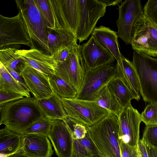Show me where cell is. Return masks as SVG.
I'll return each instance as SVG.
<instances>
[{"instance_id":"cell-1","label":"cell","mask_w":157,"mask_h":157,"mask_svg":"<svg viewBox=\"0 0 157 157\" xmlns=\"http://www.w3.org/2000/svg\"><path fill=\"white\" fill-rule=\"evenodd\" d=\"M0 125L22 135L24 131L45 117L33 97H24L0 106Z\"/></svg>"},{"instance_id":"cell-2","label":"cell","mask_w":157,"mask_h":157,"mask_svg":"<svg viewBox=\"0 0 157 157\" xmlns=\"http://www.w3.org/2000/svg\"><path fill=\"white\" fill-rule=\"evenodd\" d=\"M87 129L100 157H121L116 115L110 113Z\"/></svg>"},{"instance_id":"cell-3","label":"cell","mask_w":157,"mask_h":157,"mask_svg":"<svg viewBox=\"0 0 157 157\" xmlns=\"http://www.w3.org/2000/svg\"><path fill=\"white\" fill-rule=\"evenodd\" d=\"M132 63L138 76L139 92L143 100L157 104V57L134 51Z\"/></svg>"},{"instance_id":"cell-4","label":"cell","mask_w":157,"mask_h":157,"mask_svg":"<svg viewBox=\"0 0 157 157\" xmlns=\"http://www.w3.org/2000/svg\"><path fill=\"white\" fill-rule=\"evenodd\" d=\"M15 2L25 29L32 43L33 41L36 42L48 53V29L35 0H16Z\"/></svg>"},{"instance_id":"cell-5","label":"cell","mask_w":157,"mask_h":157,"mask_svg":"<svg viewBox=\"0 0 157 157\" xmlns=\"http://www.w3.org/2000/svg\"><path fill=\"white\" fill-rule=\"evenodd\" d=\"M130 44L134 51L157 57V25L144 12L135 21Z\"/></svg>"},{"instance_id":"cell-6","label":"cell","mask_w":157,"mask_h":157,"mask_svg":"<svg viewBox=\"0 0 157 157\" xmlns=\"http://www.w3.org/2000/svg\"><path fill=\"white\" fill-rule=\"evenodd\" d=\"M117 76L116 67L113 63L93 69L88 68L85 64L82 84L75 98L94 100L101 89Z\"/></svg>"},{"instance_id":"cell-7","label":"cell","mask_w":157,"mask_h":157,"mask_svg":"<svg viewBox=\"0 0 157 157\" xmlns=\"http://www.w3.org/2000/svg\"><path fill=\"white\" fill-rule=\"evenodd\" d=\"M64 109L68 117L87 126L95 124L110 113L94 100L61 98Z\"/></svg>"},{"instance_id":"cell-8","label":"cell","mask_w":157,"mask_h":157,"mask_svg":"<svg viewBox=\"0 0 157 157\" xmlns=\"http://www.w3.org/2000/svg\"><path fill=\"white\" fill-rule=\"evenodd\" d=\"M82 45L72 48L71 52L63 62L57 64L56 74L65 81L78 93L82 84L85 63L81 52Z\"/></svg>"},{"instance_id":"cell-9","label":"cell","mask_w":157,"mask_h":157,"mask_svg":"<svg viewBox=\"0 0 157 157\" xmlns=\"http://www.w3.org/2000/svg\"><path fill=\"white\" fill-rule=\"evenodd\" d=\"M79 19L75 35L79 43L87 40L98 20L105 13L107 6L99 0H79Z\"/></svg>"},{"instance_id":"cell-10","label":"cell","mask_w":157,"mask_h":157,"mask_svg":"<svg viewBox=\"0 0 157 157\" xmlns=\"http://www.w3.org/2000/svg\"><path fill=\"white\" fill-rule=\"evenodd\" d=\"M22 44L35 48L26 32L18 13L11 17L0 15V49L7 45Z\"/></svg>"},{"instance_id":"cell-11","label":"cell","mask_w":157,"mask_h":157,"mask_svg":"<svg viewBox=\"0 0 157 157\" xmlns=\"http://www.w3.org/2000/svg\"><path fill=\"white\" fill-rule=\"evenodd\" d=\"M118 6L119 17L116 21L117 34L126 44H130L134 24L144 12L143 8L140 0H125Z\"/></svg>"},{"instance_id":"cell-12","label":"cell","mask_w":157,"mask_h":157,"mask_svg":"<svg viewBox=\"0 0 157 157\" xmlns=\"http://www.w3.org/2000/svg\"><path fill=\"white\" fill-rule=\"evenodd\" d=\"M141 114L130 104L123 108L118 117L120 140L132 146L138 145Z\"/></svg>"},{"instance_id":"cell-13","label":"cell","mask_w":157,"mask_h":157,"mask_svg":"<svg viewBox=\"0 0 157 157\" xmlns=\"http://www.w3.org/2000/svg\"><path fill=\"white\" fill-rule=\"evenodd\" d=\"M72 131L65 120H52L48 137L58 157H71L73 144Z\"/></svg>"},{"instance_id":"cell-14","label":"cell","mask_w":157,"mask_h":157,"mask_svg":"<svg viewBox=\"0 0 157 157\" xmlns=\"http://www.w3.org/2000/svg\"><path fill=\"white\" fill-rule=\"evenodd\" d=\"M21 75L36 100L47 98L52 94L48 76L26 63Z\"/></svg>"},{"instance_id":"cell-15","label":"cell","mask_w":157,"mask_h":157,"mask_svg":"<svg viewBox=\"0 0 157 157\" xmlns=\"http://www.w3.org/2000/svg\"><path fill=\"white\" fill-rule=\"evenodd\" d=\"M81 52L85 65L90 69L113 63L115 60L111 53L92 35L87 42L82 45Z\"/></svg>"},{"instance_id":"cell-16","label":"cell","mask_w":157,"mask_h":157,"mask_svg":"<svg viewBox=\"0 0 157 157\" xmlns=\"http://www.w3.org/2000/svg\"><path fill=\"white\" fill-rule=\"evenodd\" d=\"M16 53L25 63L48 76L56 74L57 64L53 56L35 48L16 49Z\"/></svg>"},{"instance_id":"cell-17","label":"cell","mask_w":157,"mask_h":157,"mask_svg":"<svg viewBox=\"0 0 157 157\" xmlns=\"http://www.w3.org/2000/svg\"><path fill=\"white\" fill-rule=\"evenodd\" d=\"M21 151L28 157H51L54 152L47 136L34 134L22 135Z\"/></svg>"},{"instance_id":"cell-18","label":"cell","mask_w":157,"mask_h":157,"mask_svg":"<svg viewBox=\"0 0 157 157\" xmlns=\"http://www.w3.org/2000/svg\"><path fill=\"white\" fill-rule=\"evenodd\" d=\"M35 1L44 22L48 28L53 30L67 29L63 21L58 0Z\"/></svg>"},{"instance_id":"cell-19","label":"cell","mask_w":157,"mask_h":157,"mask_svg":"<svg viewBox=\"0 0 157 157\" xmlns=\"http://www.w3.org/2000/svg\"><path fill=\"white\" fill-rule=\"evenodd\" d=\"M48 29V53L53 56L61 50L77 45L75 35L67 28L57 29L55 30Z\"/></svg>"},{"instance_id":"cell-20","label":"cell","mask_w":157,"mask_h":157,"mask_svg":"<svg viewBox=\"0 0 157 157\" xmlns=\"http://www.w3.org/2000/svg\"><path fill=\"white\" fill-rule=\"evenodd\" d=\"M92 35L111 53L117 60V65L121 64L123 56L119 50L117 32L101 25L94 29Z\"/></svg>"},{"instance_id":"cell-21","label":"cell","mask_w":157,"mask_h":157,"mask_svg":"<svg viewBox=\"0 0 157 157\" xmlns=\"http://www.w3.org/2000/svg\"><path fill=\"white\" fill-rule=\"evenodd\" d=\"M117 76L121 78L135 98L140 99L139 83L138 76L132 62L123 56L122 63L116 64Z\"/></svg>"},{"instance_id":"cell-22","label":"cell","mask_w":157,"mask_h":157,"mask_svg":"<svg viewBox=\"0 0 157 157\" xmlns=\"http://www.w3.org/2000/svg\"><path fill=\"white\" fill-rule=\"evenodd\" d=\"M36 100L45 117L52 120H64L67 117L63 107L61 98L53 91L52 94L49 97Z\"/></svg>"},{"instance_id":"cell-23","label":"cell","mask_w":157,"mask_h":157,"mask_svg":"<svg viewBox=\"0 0 157 157\" xmlns=\"http://www.w3.org/2000/svg\"><path fill=\"white\" fill-rule=\"evenodd\" d=\"M22 135L6 127L0 130V157H8L21 152Z\"/></svg>"},{"instance_id":"cell-24","label":"cell","mask_w":157,"mask_h":157,"mask_svg":"<svg viewBox=\"0 0 157 157\" xmlns=\"http://www.w3.org/2000/svg\"><path fill=\"white\" fill-rule=\"evenodd\" d=\"M59 2L66 27L75 35L79 23V0H59Z\"/></svg>"},{"instance_id":"cell-25","label":"cell","mask_w":157,"mask_h":157,"mask_svg":"<svg viewBox=\"0 0 157 157\" xmlns=\"http://www.w3.org/2000/svg\"><path fill=\"white\" fill-rule=\"evenodd\" d=\"M0 90L30 97V91L16 80L4 66L0 64Z\"/></svg>"},{"instance_id":"cell-26","label":"cell","mask_w":157,"mask_h":157,"mask_svg":"<svg viewBox=\"0 0 157 157\" xmlns=\"http://www.w3.org/2000/svg\"><path fill=\"white\" fill-rule=\"evenodd\" d=\"M107 86L123 108L131 104L132 100L135 99L134 97L121 78L117 76L112 79Z\"/></svg>"},{"instance_id":"cell-27","label":"cell","mask_w":157,"mask_h":157,"mask_svg":"<svg viewBox=\"0 0 157 157\" xmlns=\"http://www.w3.org/2000/svg\"><path fill=\"white\" fill-rule=\"evenodd\" d=\"M94 100L100 106L117 117L123 109L115 96L109 90L107 85L101 89Z\"/></svg>"},{"instance_id":"cell-28","label":"cell","mask_w":157,"mask_h":157,"mask_svg":"<svg viewBox=\"0 0 157 157\" xmlns=\"http://www.w3.org/2000/svg\"><path fill=\"white\" fill-rule=\"evenodd\" d=\"M14 48H2L0 50V63L6 68L21 74L26 63L16 53Z\"/></svg>"},{"instance_id":"cell-29","label":"cell","mask_w":157,"mask_h":157,"mask_svg":"<svg viewBox=\"0 0 157 157\" xmlns=\"http://www.w3.org/2000/svg\"><path fill=\"white\" fill-rule=\"evenodd\" d=\"M53 91L61 98H75L78 92L56 74L48 76Z\"/></svg>"},{"instance_id":"cell-30","label":"cell","mask_w":157,"mask_h":157,"mask_svg":"<svg viewBox=\"0 0 157 157\" xmlns=\"http://www.w3.org/2000/svg\"><path fill=\"white\" fill-rule=\"evenodd\" d=\"M52 122V120L45 117L26 129L23 135L34 134L45 136L48 137Z\"/></svg>"},{"instance_id":"cell-31","label":"cell","mask_w":157,"mask_h":157,"mask_svg":"<svg viewBox=\"0 0 157 157\" xmlns=\"http://www.w3.org/2000/svg\"><path fill=\"white\" fill-rule=\"evenodd\" d=\"M141 115L142 121L146 125H157V104L149 103Z\"/></svg>"},{"instance_id":"cell-32","label":"cell","mask_w":157,"mask_h":157,"mask_svg":"<svg viewBox=\"0 0 157 157\" xmlns=\"http://www.w3.org/2000/svg\"><path fill=\"white\" fill-rule=\"evenodd\" d=\"M65 120L72 130L73 139L80 140L86 136L87 126L68 116Z\"/></svg>"},{"instance_id":"cell-33","label":"cell","mask_w":157,"mask_h":157,"mask_svg":"<svg viewBox=\"0 0 157 157\" xmlns=\"http://www.w3.org/2000/svg\"><path fill=\"white\" fill-rule=\"evenodd\" d=\"M141 140L145 143L157 148V125H146Z\"/></svg>"},{"instance_id":"cell-34","label":"cell","mask_w":157,"mask_h":157,"mask_svg":"<svg viewBox=\"0 0 157 157\" xmlns=\"http://www.w3.org/2000/svg\"><path fill=\"white\" fill-rule=\"evenodd\" d=\"M143 10L144 13L157 25V0H148Z\"/></svg>"},{"instance_id":"cell-35","label":"cell","mask_w":157,"mask_h":157,"mask_svg":"<svg viewBox=\"0 0 157 157\" xmlns=\"http://www.w3.org/2000/svg\"><path fill=\"white\" fill-rule=\"evenodd\" d=\"M120 143L121 157H140L138 145L132 146L120 140Z\"/></svg>"},{"instance_id":"cell-36","label":"cell","mask_w":157,"mask_h":157,"mask_svg":"<svg viewBox=\"0 0 157 157\" xmlns=\"http://www.w3.org/2000/svg\"><path fill=\"white\" fill-rule=\"evenodd\" d=\"M79 140L81 144L92 157H100L96 147L87 132L83 138Z\"/></svg>"},{"instance_id":"cell-37","label":"cell","mask_w":157,"mask_h":157,"mask_svg":"<svg viewBox=\"0 0 157 157\" xmlns=\"http://www.w3.org/2000/svg\"><path fill=\"white\" fill-rule=\"evenodd\" d=\"M71 157H92L81 144L79 140L73 139Z\"/></svg>"},{"instance_id":"cell-38","label":"cell","mask_w":157,"mask_h":157,"mask_svg":"<svg viewBox=\"0 0 157 157\" xmlns=\"http://www.w3.org/2000/svg\"><path fill=\"white\" fill-rule=\"evenodd\" d=\"M0 106L24 97L18 94L1 90H0Z\"/></svg>"},{"instance_id":"cell-39","label":"cell","mask_w":157,"mask_h":157,"mask_svg":"<svg viewBox=\"0 0 157 157\" xmlns=\"http://www.w3.org/2000/svg\"><path fill=\"white\" fill-rule=\"evenodd\" d=\"M72 48L64 49L53 56L57 64L63 62L67 59L71 52Z\"/></svg>"},{"instance_id":"cell-40","label":"cell","mask_w":157,"mask_h":157,"mask_svg":"<svg viewBox=\"0 0 157 157\" xmlns=\"http://www.w3.org/2000/svg\"><path fill=\"white\" fill-rule=\"evenodd\" d=\"M11 75L17 81L19 82L26 89L29 90L21 75L17 72L9 69L6 68Z\"/></svg>"},{"instance_id":"cell-41","label":"cell","mask_w":157,"mask_h":157,"mask_svg":"<svg viewBox=\"0 0 157 157\" xmlns=\"http://www.w3.org/2000/svg\"><path fill=\"white\" fill-rule=\"evenodd\" d=\"M138 146L140 157H148L145 144L141 139L139 140Z\"/></svg>"},{"instance_id":"cell-42","label":"cell","mask_w":157,"mask_h":157,"mask_svg":"<svg viewBox=\"0 0 157 157\" xmlns=\"http://www.w3.org/2000/svg\"><path fill=\"white\" fill-rule=\"evenodd\" d=\"M145 144L148 157H157V148L154 147L147 144L145 143Z\"/></svg>"},{"instance_id":"cell-43","label":"cell","mask_w":157,"mask_h":157,"mask_svg":"<svg viewBox=\"0 0 157 157\" xmlns=\"http://www.w3.org/2000/svg\"><path fill=\"white\" fill-rule=\"evenodd\" d=\"M99 1L105 4L107 6H118L122 2V0H99Z\"/></svg>"},{"instance_id":"cell-44","label":"cell","mask_w":157,"mask_h":157,"mask_svg":"<svg viewBox=\"0 0 157 157\" xmlns=\"http://www.w3.org/2000/svg\"><path fill=\"white\" fill-rule=\"evenodd\" d=\"M8 157H28L24 155L23 153L21 152H19L17 153L14 154Z\"/></svg>"}]
</instances>
